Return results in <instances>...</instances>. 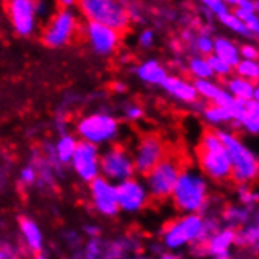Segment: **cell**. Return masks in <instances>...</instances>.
Here are the masks:
<instances>
[{"label": "cell", "instance_id": "obj_1", "mask_svg": "<svg viewBox=\"0 0 259 259\" xmlns=\"http://www.w3.org/2000/svg\"><path fill=\"white\" fill-rule=\"evenodd\" d=\"M170 198L175 207L184 215L200 214L206 209L209 201L207 179L196 170L182 168Z\"/></svg>", "mask_w": 259, "mask_h": 259}, {"label": "cell", "instance_id": "obj_2", "mask_svg": "<svg viewBox=\"0 0 259 259\" xmlns=\"http://www.w3.org/2000/svg\"><path fill=\"white\" fill-rule=\"evenodd\" d=\"M219 230L201 214H187L173 220L163 230V243L168 250H179L186 245L206 243V240Z\"/></svg>", "mask_w": 259, "mask_h": 259}, {"label": "cell", "instance_id": "obj_3", "mask_svg": "<svg viewBox=\"0 0 259 259\" xmlns=\"http://www.w3.org/2000/svg\"><path fill=\"white\" fill-rule=\"evenodd\" d=\"M217 135L231 162V179L239 186H250V182L257 178L259 171L256 154L233 132L217 131Z\"/></svg>", "mask_w": 259, "mask_h": 259}, {"label": "cell", "instance_id": "obj_4", "mask_svg": "<svg viewBox=\"0 0 259 259\" xmlns=\"http://www.w3.org/2000/svg\"><path fill=\"white\" fill-rule=\"evenodd\" d=\"M198 163L201 175L212 181H226L231 178V162L225 151L217 131H206L198 148Z\"/></svg>", "mask_w": 259, "mask_h": 259}, {"label": "cell", "instance_id": "obj_5", "mask_svg": "<svg viewBox=\"0 0 259 259\" xmlns=\"http://www.w3.org/2000/svg\"><path fill=\"white\" fill-rule=\"evenodd\" d=\"M79 10L87 22L105 25L118 33L124 32L131 24L126 4L116 0H82Z\"/></svg>", "mask_w": 259, "mask_h": 259}, {"label": "cell", "instance_id": "obj_6", "mask_svg": "<svg viewBox=\"0 0 259 259\" xmlns=\"http://www.w3.org/2000/svg\"><path fill=\"white\" fill-rule=\"evenodd\" d=\"M119 134V121L109 113H93L77 123V135L82 142L95 146L112 143Z\"/></svg>", "mask_w": 259, "mask_h": 259}, {"label": "cell", "instance_id": "obj_7", "mask_svg": "<svg viewBox=\"0 0 259 259\" xmlns=\"http://www.w3.org/2000/svg\"><path fill=\"white\" fill-rule=\"evenodd\" d=\"M181 171L182 166L176 157H165L145 176L143 182L149 196L156 200H168Z\"/></svg>", "mask_w": 259, "mask_h": 259}, {"label": "cell", "instance_id": "obj_8", "mask_svg": "<svg viewBox=\"0 0 259 259\" xmlns=\"http://www.w3.org/2000/svg\"><path fill=\"white\" fill-rule=\"evenodd\" d=\"M79 30V16L72 8H60L52 18L49 19L48 25L42 30V42L48 48L57 49L66 46Z\"/></svg>", "mask_w": 259, "mask_h": 259}, {"label": "cell", "instance_id": "obj_9", "mask_svg": "<svg viewBox=\"0 0 259 259\" xmlns=\"http://www.w3.org/2000/svg\"><path fill=\"white\" fill-rule=\"evenodd\" d=\"M99 171L104 179L113 182L115 186L123 181L135 178L132 154L119 145L107 148L104 152H101Z\"/></svg>", "mask_w": 259, "mask_h": 259}, {"label": "cell", "instance_id": "obj_10", "mask_svg": "<svg viewBox=\"0 0 259 259\" xmlns=\"http://www.w3.org/2000/svg\"><path fill=\"white\" fill-rule=\"evenodd\" d=\"M165 157H166V148L160 137L154 134H148L142 137L139 145L135 146L132 156L135 173L146 176Z\"/></svg>", "mask_w": 259, "mask_h": 259}, {"label": "cell", "instance_id": "obj_11", "mask_svg": "<svg viewBox=\"0 0 259 259\" xmlns=\"http://www.w3.org/2000/svg\"><path fill=\"white\" fill-rule=\"evenodd\" d=\"M99 157H101V149L91 143L77 142V148L71 159V166L83 182L95 181L96 178L101 176L99 171Z\"/></svg>", "mask_w": 259, "mask_h": 259}, {"label": "cell", "instance_id": "obj_12", "mask_svg": "<svg viewBox=\"0 0 259 259\" xmlns=\"http://www.w3.org/2000/svg\"><path fill=\"white\" fill-rule=\"evenodd\" d=\"M116 201L118 209L124 212H139L142 210L148 201L149 193L142 179L131 178L116 184Z\"/></svg>", "mask_w": 259, "mask_h": 259}, {"label": "cell", "instance_id": "obj_13", "mask_svg": "<svg viewBox=\"0 0 259 259\" xmlns=\"http://www.w3.org/2000/svg\"><path fill=\"white\" fill-rule=\"evenodd\" d=\"M90 195L93 207L105 217H115L119 209L116 201V186L102 176L90 182Z\"/></svg>", "mask_w": 259, "mask_h": 259}, {"label": "cell", "instance_id": "obj_14", "mask_svg": "<svg viewBox=\"0 0 259 259\" xmlns=\"http://www.w3.org/2000/svg\"><path fill=\"white\" fill-rule=\"evenodd\" d=\"M83 32L91 46V49L98 55L109 57L118 49L121 33H118L116 30L96 24V22H85Z\"/></svg>", "mask_w": 259, "mask_h": 259}, {"label": "cell", "instance_id": "obj_15", "mask_svg": "<svg viewBox=\"0 0 259 259\" xmlns=\"http://www.w3.org/2000/svg\"><path fill=\"white\" fill-rule=\"evenodd\" d=\"M11 25L19 36H30L36 30V8L32 0H11L8 4Z\"/></svg>", "mask_w": 259, "mask_h": 259}, {"label": "cell", "instance_id": "obj_16", "mask_svg": "<svg viewBox=\"0 0 259 259\" xmlns=\"http://www.w3.org/2000/svg\"><path fill=\"white\" fill-rule=\"evenodd\" d=\"M228 7H234L233 14L245 24L247 30L251 36H257L259 33V18H257V2H251V0H231L226 2Z\"/></svg>", "mask_w": 259, "mask_h": 259}, {"label": "cell", "instance_id": "obj_17", "mask_svg": "<svg viewBox=\"0 0 259 259\" xmlns=\"http://www.w3.org/2000/svg\"><path fill=\"white\" fill-rule=\"evenodd\" d=\"M162 87L170 96H173L175 99L184 104H195L200 99L196 95L193 82L184 77H179V75H168V77L165 79V82L162 83Z\"/></svg>", "mask_w": 259, "mask_h": 259}, {"label": "cell", "instance_id": "obj_18", "mask_svg": "<svg viewBox=\"0 0 259 259\" xmlns=\"http://www.w3.org/2000/svg\"><path fill=\"white\" fill-rule=\"evenodd\" d=\"M234 237H236V230H231V228L217 230L204 243L206 254H210L214 257L230 256V250L234 245Z\"/></svg>", "mask_w": 259, "mask_h": 259}, {"label": "cell", "instance_id": "obj_19", "mask_svg": "<svg viewBox=\"0 0 259 259\" xmlns=\"http://www.w3.org/2000/svg\"><path fill=\"white\" fill-rule=\"evenodd\" d=\"M228 93H230L234 99L237 101H259V88L256 83L245 80L242 77H237V75H233V77H228L226 80V88Z\"/></svg>", "mask_w": 259, "mask_h": 259}, {"label": "cell", "instance_id": "obj_20", "mask_svg": "<svg viewBox=\"0 0 259 259\" xmlns=\"http://www.w3.org/2000/svg\"><path fill=\"white\" fill-rule=\"evenodd\" d=\"M135 72L142 82L149 83V85H160L162 87L165 79L168 77V72H166V69L159 63V60H156V58L146 60L145 63H142L139 68L135 69Z\"/></svg>", "mask_w": 259, "mask_h": 259}, {"label": "cell", "instance_id": "obj_21", "mask_svg": "<svg viewBox=\"0 0 259 259\" xmlns=\"http://www.w3.org/2000/svg\"><path fill=\"white\" fill-rule=\"evenodd\" d=\"M215 57H219L220 60L226 65H230L233 69L234 66L240 62V55H239V48L234 41H231L230 38L225 36H219L214 39V51H212Z\"/></svg>", "mask_w": 259, "mask_h": 259}, {"label": "cell", "instance_id": "obj_22", "mask_svg": "<svg viewBox=\"0 0 259 259\" xmlns=\"http://www.w3.org/2000/svg\"><path fill=\"white\" fill-rule=\"evenodd\" d=\"M19 226H21V233L27 242V245L30 247V250L33 251H41L42 248V234L39 226L36 225L35 220L28 219V217H22L19 220Z\"/></svg>", "mask_w": 259, "mask_h": 259}, {"label": "cell", "instance_id": "obj_23", "mask_svg": "<svg viewBox=\"0 0 259 259\" xmlns=\"http://www.w3.org/2000/svg\"><path fill=\"white\" fill-rule=\"evenodd\" d=\"M239 126L243 127L251 135L259 132V101H247L243 105V116L239 121Z\"/></svg>", "mask_w": 259, "mask_h": 259}, {"label": "cell", "instance_id": "obj_24", "mask_svg": "<svg viewBox=\"0 0 259 259\" xmlns=\"http://www.w3.org/2000/svg\"><path fill=\"white\" fill-rule=\"evenodd\" d=\"M251 209L245 206H230L223 212V219L226 222V228L237 230V228L245 226L250 222Z\"/></svg>", "mask_w": 259, "mask_h": 259}, {"label": "cell", "instance_id": "obj_25", "mask_svg": "<svg viewBox=\"0 0 259 259\" xmlns=\"http://www.w3.org/2000/svg\"><path fill=\"white\" fill-rule=\"evenodd\" d=\"M77 142L79 140L69 134H63L60 137L58 142L55 143V156L60 163H71L75 148H77Z\"/></svg>", "mask_w": 259, "mask_h": 259}, {"label": "cell", "instance_id": "obj_26", "mask_svg": "<svg viewBox=\"0 0 259 259\" xmlns=\"http://www.w3.org/2000/svg\"><path fill=\"white\" fill-rule=\"evenodd\" d=\"M204 119L212 126H219V124H228L233 121V112L226 107H220V105L209 104L204 107Z\"/></svg>", "mask_w": 259, "mask_h": 259}, {"label": "cell", "instance_id": "obj_27", "mask_svg": "<svg viewBox=\"0 0 259 259\" xmlns=\"http://www.w3.org/2000/svg\"><path fill=\"white\" fill-rule=\"evenodd\" d=\"M257 239H259V228L257 223L254 222L253 225L248 223L245 226L236 230V237H234V245L239 247H257Z\"/></svg>", "mask_w": 259, "mask_h": 259}, {"label": "cell", "instance_id": "obj_28", "mask_svg": "<svg viewBox=\"0 0 259 259\" xmlns=\"http://www.w3.org/2000/svg\"><path fill=\"white\" fill-rule=\"evenodd\" d=\"M193 87L196 90L198 98H203L204 101H207L210 104H215L225 90L220 85H217L214 80H195Z\"/></svg>", "mask_w": 259, "mask_h": 259}, {"label": "cell", "instance_id": "obj_29", "mask_svg": "<svg viewBox=\"0 0 259 259\" xmlns=\"http://www.w3.org/2000/svg\"><path fill=\"white\" fill-rule=\"evenodd\" d=\"M187 68H189V72L195 77V80H212V77H214L206 57H201V55L192 57L189 60Z\"/></svg>", "mask_w": 259, "mask_h": 259}, {"label": "cell", "instance_id": "obj_30", "mask_svg": "<svg viewBox=\"0 0 259 259\" xmlns=\"http://www.w3.org/2000/svg\"><path fill=\"white\" fill-rule=\"evenodd\" d=\"M233 71L236 72L237 77H242V79L256 83L259 77V63L250 62V60H240Z\"/></svg>", "mask_w": 259, "mask_h": 259}, {"label": "cell", "instance_id": "obj_31", "mask_svg": "<svg viewBox=\"0 0 259 259\" xmlns=\"http://www.w3.org/2000/svg\"><path fill=\"white\" fill-rule=\"evenodd\" d=\"M219 21H220L226 28L233 30L234 33H237V35H240V36H243V38H251V35H250V32L247 30L245 24H243L242 21H239V19L234 16V14H233V11H228L226 14L220 16Z\"/></svg>", "mask_w": 259, "mask_h": 259}, {"label": "cell", "instance_id": "obj_32", "mask_svg": "<svg viewBox=\"0 0 259 259\" xmlns=\"http://www.w3.org/2000/svg\"><path fill=\"white\" fill-rule=\"evenodd\" d=\"M207 60V63L210 66V71L214 75H219V77H231V74H233V68L230 65H226L223 60H220L219 57H215L214 54L206 57Z\"/></svg>", "mask_w": 259, "mask_h": 259}, {"label": "cell", "instance_id": "obj_33", "mask_svg": "<svg viewBox=\"0 0 259 259\" xmlns=\"http://www.w3.org/2000/svg\"><path fill=\"white\" fill-rule=\"evenodd\" d=\"M193 44H195V49L201 57L212 55V51H214V39L209 36V33H200L193 39Z\"/></svg>", "mask_w": 259, "mask_h": 259}, {"label": "cell", "instance_id": "obj_34", "mask_svg": "<svg viewBox=\"0 0 259 259\" xmlns=\"http://www.w3.org/2000/svg\"><path fill=\"white\" fill-rule=\"evenodd\" d=\"M237 195H239V200H240V206L250 207L251 204H254L257 201V193L253 192L250 186H239Z\"/></svg>", "mask_w": 259, "mask_h": 259}, {"label": "cell", "instance_id": "obj_35", "mask_svg": "<svg viewBox=\"0 0 259 259\" xmlns=\"http://www.w3.org/2000/svg\"><path fill=\"white\" fill-rule=\"evenodd\" d=\"M203 7L209 13L215 14L217 18L223 16L228 11H231V8L226 5V2H222V0H203Z\"/></svg>", "mask_w": 259, "mask_h": 259}, {"label": "cell", "instance_id": "obj_36", "mask_svg": "<svg viewBox=\"0 0 259 259\" xmlns=\"http://www.w3.org/2000/svg\"><path fill=\"white\" fill-rule=\"evenodd\" d=\"M239 55H240V60H250V62H257V48L251 42H245L242 44L239 48Z\"/></svg>", "mask_w": 259, "mask_h": 259}, {"label": "cell", "instance_id": "obj_37", "mask_svg": "<svg viewBox=\"0 0 259 259\" xmlns=\"http://www.w3.org/2000/svg\"><path fill=\"white\" fill-rule=\"evenodd\" d=\"M124 116L129 121H139L143 116V107L139 104H127L124 107Z\"/></svg>", "mask_w": 259, "mask_h": 259}, {"label": "cell", "instance_id": "obj_38", "mask_svg": "<svg viewBox=\"0 0 259 259\" xmlns=\"http://www.w3.org/2000/svg\"><path fill=\"white\" fill-rule=\"evenodd\" d=\"M154 39H156V33L152 32L151 28H145L143 32L139 35V44L142 46V48H145V49L151 48V46L154 44Z\"/></svg>", "mask_w": 259, "mask_h": 259}, {"label": "cell", "instance_id": "obj_39", "mask_svg": "<svg viewBox=\"0 0 259 259\" xmlns=\"http://www.w3.org/2000/svg\"><path fill=\"white\" fill-rule=\"evenodd\" d=\"M21 181L24 182V184H33V182L36 181V170H35V166L28 165V166H25V168H22V171H21Z\"/></svg>", "mask_w": 259, "mask_h": 259}, {"label": "cell", "instance_id": "obj_40", "mask_svg": "<svg viewBox=\"0 0 259 259\" xmlns=\"http://www.w3.org/2000/svg\"><path fill=\"white\" fill-rule=\"evenodd\" d=\"M85 233L90 236V237H93V239H96L99 234H101V230L98 226H93V225H88V226H85Z\"/></svg>", "mask_w": 259, "mask_h": 259}, {"label": "cell", "instance_id": "obj_41", "mask_svg": "<svg viewBox=\"0 0 259 259\" xmlns=\"http://www.w3.org/2000/svg\"><path fill=\"white\" fill-rule=\"evenodd\" d=\"M112 88H113L115 93H126V90H127L126 83H123V82H113Z\"/></svg>", "mask_w": 259, "mask_h": 259}, {"label": "cell", "instance_id": "obj_42", "mask_svg": "<svg viewBox=\"0 0 259 259\" xmlns=\"http://www.w3.org/2000/svg\"><path fill=\"white\" fill-rule=\"evenodd\" d=\"M159 259H181V256H178V254L170 251V253H162Z\"/></svg>", "mask_w": 259, "mask_h": 259}, {"label": "cell", "instance_id": "obj_43", "mask_svg": "<svg viewBox=\"0 0 259 259\" xmlns=\"http://www.w3.org/2000/svg\"><path fill=\"white\" fill-rule=\"evenodd\" d=\"M62 7L66 8V10H69V7H75V2H72V0H63Z\"/></svg>", "mask_w": 259, "mask_h": 259}, {"label": "cell", "instance_id": "obj_44", "mask_svg": "<svg viewBox=\"0 0 259 259\" xmlns=\"http://www.w3.org/2000/svg\"><path fill=\"white\" fill-rule=\"evenodd\" d=\"M35 259H48V257H46V256H42V254H38Z\"/></svg>", "mask_w": 259, "mask_h": 259}, {"label": "cell", "instance_id": "obj_45", "mask_svg": "<svg viewBox=\"0 0 259 259\" xmlns=\"http://www.w3.org/2000/svg\"><path fill=\"white\" fill-rule=\"evenodd\" d=\"M214 259H228V256H222V257H214Z\"/></svg>", "mask_w": 259, "mask_h": 259}]
</instances>
